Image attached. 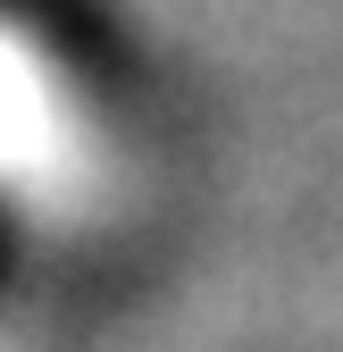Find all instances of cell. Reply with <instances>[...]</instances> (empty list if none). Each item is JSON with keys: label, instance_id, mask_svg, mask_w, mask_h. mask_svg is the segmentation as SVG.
Masks as SVG:
<instances>
[{"label": "cell", "instance_id": "obj_1", "mask_svg": "<svg viewBox=\"0 0 343 352\" xmlns=\"http://www.w3.org/2000/svg\"><path fill=\"white\" fill-rule=\"evenodd\" d=\"M0 17H9V25H34L42 42H59V59H75V67H93V59L117 51V34L101 25L93 0H0Z\"/></svg>", "mask_w": 343, "mask_h": 352}, {"label": "cell", "instance_id": "obj_2", "mask_svg": "<svg viewBox=\"0 0 343 352\" xmlns=\"http://www.w3.org/2000/svg\"><path fill=\"white\" fill-rule=\"evenodd\" d=\"M9 269H17V227H9V210H0V285H9Z\"/></svg>", "mask_w": 343, "mask_h": 352}]
</instances>
